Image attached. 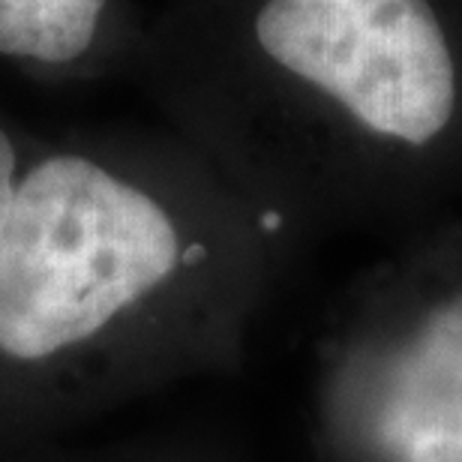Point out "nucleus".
Listing matches in <instances>:
<instances>
[{
	"mask_svg": "<svg viewBox=\"0 0 462 462\" xmlns=\"http://www.w3.org/2000/svg\"><path fill=\"white\" fill-rule=\"evenodd\" d=\"M135 63L282 226L409 231L462 196V0H165Z\"/></svg>",
	"mask_w": 462,
	"mask_h": 462,
	"instance_id": "obj_1",
	"label": "nucleus"
},
{
	"mask_svg": "<svg viewBox=\"0 0 462 462\" xmlns=\"http://www.w3.org/2000/svg\"><path fill=\"white\" fill-rule=\"evenodd\" d=\"M171 174L94 147L24 160L0 235V355L54 357L180 276L262 264L280 219L214 162Z\"/></svg>",
	"mask_w": 462,
	"mask_h": 462,
	"instance_id": "obj_2",
	"label": "nucleus"
},
{
	"mask_svg": "<svg viewBox=\"0 0 462 462\" xmlns=\"http://www.w3.org/2000/svg\"><path fill=\"white\" fill-rule=\"evenodd\" d=\"M337 430L351 462H462V217L409 228L369 273Z\"/></svg>",
	"mask_w": 462,
	"mask_h": 462,
	"instance_id": "obj_3",
	"label": "nucleus"
},
{
	"mask_svg": "<svg viewBox=\"0 0 462 462\" xmlns=\"http://www.w3.org/2000/svg\"><path fill=\"white\" fill-rule=\"evenodd\" d=\"M144 22L133 0H0V67L79 81L135 63Z\"/></svg>",
	"mask_w": 462,
	"mask_h": 462,
	"instance_id": "obj_4",
	"label": "nucleus"
},
{
	"mask_svg": "<svg viewBox=\"0 0 462 462\" xmlns=\"http://www.w3.org/2000/svg\"><path fill=\"white\" fill-rule=\"evenodd\" d=\"M22 165H24L22 144H18L13 129L0 120V235H4V226H6V217H9V205H13V196H15V183H18V174H22Z\"/></svg>",
	"mask_w": 462,
	"mask_h": 462,
	"instance_id": "obj_5",
	"label": "nucleus"
}]
</instances>
